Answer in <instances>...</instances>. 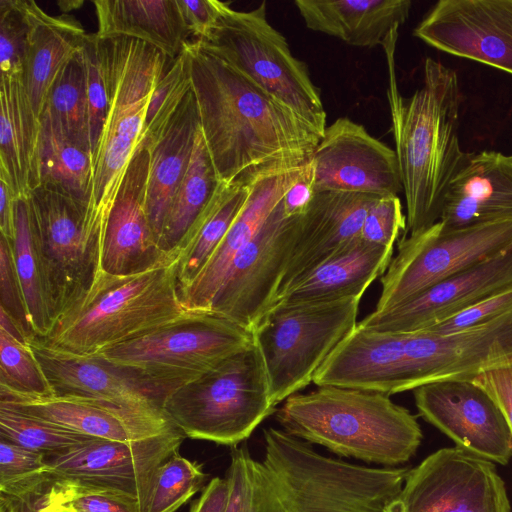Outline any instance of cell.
Returning <instances> with one entry per match:
<instances>
[{
	"label": "cell",
	"instance_id": "obj_1",
	"mask_svg": "<svg viewBox=\"0 0 512 512\" xmlns=\"http://www.w3.org/2000/svg\"><path fill=\"white\" fill-rule=\"evenodd\" d=\"M200 127L221 182L249 186L312 159L321 136L196 41L184 47Z\"/></svg>",
	"mask_w": 512,
	"mask_h": 512
},
{
	"label": "cell",
	"instance_id": "obj_2",
	"mask_svg": "<svg viewBox=\"0 0 512 512\" xmlns=\"http://www.w3.org/2000/svg\"><path fill=\"white\" fill-rule=\"evenodd\" d=\"M264 454L233 446L226 512H390L407 468H376L327 457L283 429L263 430Z\"/></svg>",
	"mask_w": 512,
	"mask_h": 512
},
{
	"label": "cell",
	"instance_id": "obj_3",
	"mask_svg": "<svg viewBox=\"0 0 512 512\" xmlns=\"http://www.w3.org/2000/svg\"><path fill=\"white\" fill-rule=\"evenodd\" d=\"M399 28L387 37V99L406 201V232L416 234L439 221L448 185L466 153L460 147L461 93L457 74L427 58L423 84L403 97L396 78L395 52Z\"/></svg>",
	"mask_w": 512,
	"mask_h": 512
},
{
	"label": "cell",
	"instance_id": "obj_4",
	"mask_svg": "<svg viewBox=\"0 0 512 512\" xmlns=\"http://www.w3.org/2000/svg\"><path fill=\"white\" fill-rule=\"evenodd\" d=\"M389 396L318 386L288 397L275 417L290 435L338 456L394 467L415 455L423 436L416 417Z\"/></svg>",
	"mask_w": 512,
	"mask_h": 512
},
{
	"label": "cell",
	"instance_id": "obj_5",
	"mask_svg": "<svg viewBox=\"0 0 512 512\" xmlns=\"http://www.w3.org/2000/svg\"><path fill=\"white\" fill-rule=\"evenodd\" d=\"M186 310L178 288L177 257H169L130 275L100 272L85 297L38 339L61 351L96 356Z\"/></svg>",
	"mask_w": 512,
	"mask_h": 512
},
{
	"label": "cell",
	"instance_id": "obj_6",
	"mask_svg": "<svg viewBox=\"0 0 512 512\" xmlns=\"http://www.w3.org/2000/svg\"><path fill=\"white\" fill-rule=\"evenodd\" d=\"M98 38V37H97ZM108 91V113L93 156V190L88 224L105 229L127 167L144 135L153 89L168 57L131 37L98 38Z\"/></svg>",
	"mask_w": 512,
	"mask_h": 512
},
{
	"label": "cell",
	"instance_id": "obj_7",
	"mask_svg": "<svg viewBox=\"0 0 512 512\" xmlns=\"http://www.w3.org/2000/svg\"><path fill=\"white\" fill-rule=\"evenodd\" d=\"M161 409L185 436L237 446L276 411L256 342L168 392Z\"/></svg>",
	"mask_w": 512,
	"mask_h": 512
},
{
	"label": "cell",
	"instance_id": "obj_8",
	"mask_svg": "<svg viewBox=\"0 0 512 512\" xmlns=\"http://www.w3.org/2000/svg\"><path fill=\"white\" fill-rule=\"evenodd\" d=\"M254 341L253 332L210 310L179 317L108 348L97 357L131 375L162 401Z\"/></svg>",
	"mask_w": 512,
	"mask_h": 512
},
{
	"label": "cell",
	"instance_id": "obj_9",
	"mask_svg": "<svg viewBox=\"0 0 512 512\" xmlns=\"http://www.w3.org/2000/svg\"><path fill=\"white\" fill-rule=\"evenodd\" d=\"M195 41L323 136L327 125L320 90L306 63L292 54L286 38L268 21L266 2L239 11L219 1L214 25Z\"/></svg>",
	"mask_w": 512,
	"mask_h": 512
},
{
	"label": "cell",
	"instance_id": "obj_10",
	"mask_svg": "<svg viewBox=\"0 0 512 512\" xmlns=\"http://www.w3.org/2000/svg\"><path fill=\"white\" fill-rule=\"evenodd\" d=\"M360 296L270 309L253 330L276 407L311 382L357 326Z\"/></svg>",
	"mask_w": 512,
	"mask_h": 512
},
{
	"label": "cell",
	"instance_id": "obj_11",
	"mask_svg": "<svg viewBox=\"0 0 512 512\" xmlns=\"http://www.w3.org/2000/svg\"><path fill=\"white\" fill-rule=\"evenodd\" d=\"M27 198L53 327L91 289L101 247L87 230V205L42 187Z\"/></svg>",
	"mask_w": 512,
	"mask_h": 512
},
{
	"label": "cell",
	"instance_id": "obj_12",
	"mask_svg": "<svg viewBox=\"0 0 512 512\" xmlns=\"http://www.w3.org/2000/svg\"><path fill=\"white\" fill-rule=\"evenodd\" d=\"M512 246V219L446 230L439 222L404 237L381 277L375 310L402 304Z\"/></svg>",
	"mask_w": 512,
	"mask_h": 512
},
{
	"label": "cell",
	"instance_id": "obj_13",
	"mask_svg": "<svg viewBox=\"0 0 512 512\" xmlns=\"http://www.w3.org/2000/svg\"><path fill=\"white\" fill-rule=\"evenodd\" d=\"M390 512H511L494 462L458 446L409 470Z\"/></svg>",
	"mask_w": 512,
	"mask_h": 512
},
{
	"label": "cell",
	"instance_id": "obj_14",
	"mask_svg": "<svg viewBox=\"0 0 512 512\" xmlns=\"http://www.w3.org/2000/svg\"><path fill=\"white\" fill-rule=\"evenodd\" d=\"M303 216H287L281 200L278 202L234 259L210 311L253 332L276 301L301 233Z\"/></svg>",
	"mask_w": 512,
	"mask_h": 512
},
{
	"label": "cell",
	"instance_id": "obj_15",
	"mask_svg": "<svg viewBox=\"0 0 512 512\" xmlns=\"http://www.w3.org/2000/svg\"><path fill=\"white\" fill-rule=\"evenodd\" d=\"M184 435L173 428L133 441L93 438L46 456L49 480H65L127 497L143 509L153 476L176 453Z\"/></svg>",
	"mask_w": 512,
	"mask_h": 512
},
{
	"label": "cell",
	"instance_id": "obj_16",
	"mask_svg": "<svg viewBox=\"0 0 512 512\" xmlns=\"http://www.w3.org/2000/svg\"><path fill=\"white\" fill-rule=\"evenodd\" d=\"M419 414L458 447L506 465L512 432L500 407L471 379L428 383L413 390Z\"/></svg>",
	"mask_w": 512,
	"mask_h": 512
},
{
	"label": "cell",
	"instance_id": "obj_17",
	"mask_svg": "<svg viewBox=\"0 0 512 512\" xmlns=\"http://www.w3.org/2000/svg\"><path fill=\"white\" fill-rule=\"evenodd\" d=\"M413 35L440 51L512 75V0H440Z\"/></svg>",
	"mask_w": 512,
	"mask_h": 512
},
{
	"label": "cell",
	"instance_id": "obj_18",
	"mask_svg": "<svg viewBox=\"0 0 512 512\" xmlns=\"http://www.w3.org/2000/svg\"><path fill=\"white\" fill-rule=\"evenodd\" d=\"M316 191L398 196L403 191L395 150L346 117L327 126L312 157Z\"/></svg>",
	"mask_w": 512,
	"mask_h": 512
},
{
	"label": "cell",
	"instance_id": "obj_19",
	"mask_svg": "<svg viewBox=\"0 0 512 512\" xmlns=\"http://www.w3.org/2000/svg\"><path fill=\"white\" fill-rule=\"evenodd\" d=\"M512 287V246L381 312L373 311L359 327L386 333L423 330L473 304Z\"/></svg>",
	"mask_w": 512,
	"mask_h": 512
},
{
	"label": "cell",
	"instance_id": "obj_20",
	"mask_svg": "<svg viewBox=\"0 0 512 512\" xmlns=\"http://www.w3.org/2000/svg\"><path fill=\"white\" fill-rule=\"evenodd\" d=\"M150 151L142 140L124 174L108 214L101 247L100 272L130 275L162 262L146 210Z\"/></svg>",
	"mask_w": 512,
	"mask_h": 512
},
{
	"label": "cell",
	"instance_id": "obj_21",
	"mask_svg": "<svg viewBox=\"0 0 512 512\" xmlns=\"http://www.w3.org/2000/svg\"><path fill=\"white\" fill-rule=\"evenodd\" d=\"M0 403L92 438L133 441L176 428L162 410L138 411L76 396L22 397L0 392Z\"/></svg>",
	"mask_w": 512,
	"mask_h": 512
},
{
	"label": "cell",
	"instance_id": "obj_22",
	"mask_svg": "<svg viewBox=\"0 0 512 512\" xmlns=\"http://www.w3.org/2000/svg\"><path fill=\"white\" fill-rule=\"evenodd\" d=\"M30 346L56 396L90 398L138 411L162 410L150 388L100 357L61 351L37 337Z\"/></svg>",
	"mask_w": 512,
	"mask_h": 512
},
{
	"label": "cell",
	"instance_id": "obj_23",
	"mask_svg": "<svg viewBox=\"0 0 512 512\" xmlns=\"http://www.w3.org/2000/svg\"><path fill=\"white\" fill-rule=\"evenodd\" d=\"M378 198L362 193L317 192L303 216L276 300L299 278L359 239L364 218Z\"/></svg>",
	"mask_w": 512,
	"mask_h": 512
},
{
	"label": "cell",
	"instance_id": "obj_24",
	"mask_svg": "<svg viewBox=\"0 0 512 512\" xmlns=\"http://www.w3.org/2000/svg\"><path fill=\"white\" fill-rule=\"evenodd\" d=\"M512 219V155L466 153L452 177L439 223L446 230Z\"/></svg>",
	"mask_w": 512,
	"mask_h": 512
},
{
	"label": "cell",
	"instance_id": "obj_25",
	"mask_svg": "<svg viewBox=\"0 0 512 512\" xmlns=\"http://www.w3.org/2000/svg\"><path fill=\"white\" fill-rule=\"evenodd\" d=\"M303 166L259 178L249 185L248 199L223 241L197 278L180 294L185 309H210L234 259L255 236Z\"/></svg>",
	"mask_w": 512,
	"mask_h": 512
},
{
	"label": "cell",
	"instance_id": "obj_26",
	"mask_svg": "<svg viewBox=\"0 0 512 512\" xmlns=\"http://www.w3.org/2000/svg\"><path fill=\"white\" fill-rule=\"evenodd\" d=\"M392 254L391 247L359 238L294 282L272 308L362 297L370 284L385 273Z\"/></svg>",
	"mask_w": 512,
	"mask_h": 512
},
{
	"label": "cell",
	"instance_id": "obj_27",
	"mask_svg": "<svg viewBox=\"0 0 512 512\" xmlns=\"http://www.w3.org/2000/svg\"><path fill=\"white\" fill-rule=\"evenodd\" d=\"M307 28L351 46H383L409 17L410 0H296Z\"/></svg>",
	"mask_w": 512,
	"mask_h": 512
},
{
	"label": "cell",
	"instance_id": "obj_28",
	"mask_svg": "<svg viewBox=\"0 0 512 512\" xmlns=\"http://www.w3.org/2000/svg\"><path fill=\"white\" fill-rule=\"evenodd\" d=\"M199 125L191 88L163 130L152 141L143 140L150 151L146 210L157 244L171 200L188 168Z\"/></svg>",
	"mask_w": 512,
	"mask_h": 512
},
{
	"label": "cell",
	"instance_id": "obj_29",
	"mask_svg": "<svg viewBox=\"0 0 512 512\" xmlns=\"http://www.w3.org/2000/svg\"><path fill=\"white\" fill-rule=\"evenodd\" d=\"M98 38L131 37L174 61L190 36L177 0H95Z\"/></svg>",
	"mask_w": 512,
	"mask_h": 512
},
{
	"label": "cell",
	"instance_id": "obj_30",
	"mask_svg": "<svg viewBox=\"0 0 512 512\" xmlns=\"http://www.w3.org/2000/svg\"><path fill=\"white\" fill-rule=\"evenodd\" d=\"M0 107V176L26 197L35 186L40 120L22 78H0Z\"/></svg>",
	"mask_w": 512,
	"mask_h": 512
},
{
	"label": "cell",
	"instance_id": "obj_31",
	"mask_svg": "<svg viewBox=\"0 0 512 512\" xmlns=\"http://www.w3.org/2000/svg\"><path fill=\"white\" fill-rule=\"evenodd\" d=\"M88 35L74 17L51 16L36 6L22 81L38 117L58 73L82 50Z\"/></svg>",
	"mask_w": 512,
	"mask_h": 512
},
{
	"label": "cell",
	"instance_id": "obj_32",
	"mask_svg": "<svg viewBox=\"0 0 512 512\" xmlns=\"http://www.w3.org/2000/svg\"><path fill=\"white\" fill-rule=\"evenodd\" d=\"M35 186L89 207L93 190L92 153L74 143L48 115L39 117Z\"/></svg>",
	"mask_w": 512,
	"mask_h": 512
},
{
	"label": "cell",
	"instance_id": "obj_33",
	"mask_svg": "<svg viewBox=\"0 0 512 512\" xmlns=\"http://www.w3.org/2000/svg\"><path fill=\"white\" fill-rule=\"evenodd\" d=\"M221 181L199 125L186 173L168 208L158 246L168 257H178L190 229L207 208Z\"/></svg>",
	"mask_w": 512,
	"mask_h": 512
},
{
	"label": "cell",
	"instance_id": "obj_34",
	"mask_svg": "<svg viewBox=\"0 0 512 512\" xmlns=\"http://www.w3.org/2000/svg\"><path fill=\"white\" fill-rule=\"evenodd\" d=\"M249 192V186L221 183L179 251L177 282L180 294L207 265L244 207Z\"/></svg>",
	"mask_w": 512,
	"mask_h": 512
},
{
	"label": "cell",
	"instance_id": "obj_35",
	"mask_svg": "<svg viewBox=\"0 0 512 512\" xmlns=\"http://www.w3.org/2000/svg\"><path fill=\"white\" fill-rule=\"evenodd\" d=\"M9 243L35 337L44 338L52 329V320L27 196L16 200L14 238Z\"/></svg>",
	"mask_w": 512,
	"mask_h": 512
},
{
	"label": "cell",
	"instance_id": "obj_36",
	"mask_svg": "<svg viewBox=\"0 0 512 512\" xmlns=\"http://www.w3.org/2000/svg\"><path fill=\"white\" fill-rule=\"evenodd\" d=\"M42 113L53 119L74 143L92 153L81 51L58 73L49 89Z\"/></svg>",
	"mask_w": 512,
	"mask_h": 512
},
{
	"label": "cell",
	"instance_id": "obj_37",
	"mask_svg": "<svg viewBox=\"0 0 512 512\" xmlns=\"http://www.w3.org/2000/svg\"><path fill=\"white\" fill-rule=\"evenodd\" d=\"M25 512H142L133 500L65 480H49Z\"/></svg>",
	"mask_w": 512,
	"mask_h": 512
},
{
	"label": "cell",
	"instance_id": "obj_38",
	"mask_svg": "<svg viewBox=\"0 0 512 512\" xmlns=\"http://www.w3.org/2000/svg\"><path fill=\"white\" fill-rule=\"evenodd\" d=\"M207 478L201 464L174 454L156 470L142 512H176Z\"/></svg>",
	"mask_w": 512,
	"mask_h": 512
},
{
	"label": "cell",
	"instance_id": "obj_39",
	"mask_svg": "<svg viewBox=\"0 0 512 512\" xmlns=\"http://www.w3.org/2000/svg\"><path fill=\"white\" fill-rule=\"evenodd\" d=\"M0 438L46 456L65 452L93 439L34 418L2 403Z\"/></svg>",
	"mask_w": 512,
	"mask_h": 512
},
{
	"label": "cell",
	"instance_id": "obj_40",
	"mask_svg": "<svg viewBox=\"0 0 512 512\" xmlns=\"http://www.w3.org/2000/svg\"><path fill=\"white\" fill-rule=\"evenodd\" d=\"M0 392L22 397H49L53 390L30 344L0 330Z\"/></svg>",
	"mask_w": 512,
	"mask_h": 512
},
{
	"label": "cell",
	"instance_id": "obj_41",
	"mask_svg": "<svg viewBox=\"0 0 512 512\" xmlns=\"http://www.w3.org/2000/svg\"><path fill=\"white\" fill-rule=\"evenodd\" d=\"M48 481L45 454L0 438V493L26 507Z\"/></svg>",
	"mask_w": 512,
	"mask_h": 512
},
{
	"label": "cell",
	"instance_id": "obj_42",
	"mask_svg": "<svg viewBox=\"0 0 512 512\" xmlns=\"http://www.w3.org/2000/svg\"><path fill=\"white\" fill-rule=\"evenodd\" d=\"M37 4L0 0V78L23 77Z\"/></svg>",
	"mask_w": 512,
	"mask_h": 512
},
{
	"label": "cell",
	"instance_id": "obj_43",
	"mask_svg": "<svg viewBox=\"0 0 512 512\" xmlns=\"http://www.w3.org/2000/svg\"><path fill=\"white\" fill-rule=\"evenodd\" d=\"M191 88L188 57L183 49L152 91L142 140L150 142L163 130Z\"/></svg>",
	"mask_w": 512,
	"mask_h": 512
},
{
	"label": "cell",
	"instance_id": "obj_44",
	"mask_svg": "<svg viewBox=\"0 0 512 512\" xmlns=\"http://www.w3.org/2000/svg\"><path fill=\"white\" fill-rule=\"evenodd\" d=\"M86 78L88 121L92 156L108 113V91L96 34H89L81 50Z\"/></svg>",
	"mask_w": 512,
	"mask_h": 512
},
{
	"label": "cell",
	"instance_id": "obj_45",
	"mask_svg": "<svg viewBox=\"0 0 512 512\" xmlns=\"http://www.w3.org/2000/svg\"><path fill=\"white\" fill-rule=\"evenodd\" d=\"M407 226L398 196L379 197L369 208L360 238L370 244L393 248L400 232Z\"/></svg>",
	"mask_w": 512,
	"mask_h": 512
},
{
	"label": "cell",
	"instance_id": "obj_46",
	"mask_svg": "<svg viewBox=\"0 0 512 512\" xmlns=\"http://www.w3.org/2000/svg\"><path fill=\"white\" fill-rule=\"evenodd\" d=\"M0 309L4 310L31 341L35 334L16 273L9 241L0 238Z\"/></svg>",
	"mask_w": 512,
	"mask_h": 512
},
{
	"label": "cell",
	"instance_id": "obj_47",
	"mask_svg": "<svg viewBox=\"0 0 512 512\" xmlns=\"http://www.w3.org/2000/svg\"><path fill=\"white\" fill-rule=\"evenodd\" d=\"M512 310V287L496 293L423 330L448 334L490 322Z\"/></svg>",
	"mask_w": 512,
	"mask_h": 512
},
{
	"label": "cell",
	"instance_id": "obj_48",
	"mask_svg": "<svg viewBox=\"0 0 512 512\" xmlns=\"http://www.w3.org/2000/svg\"><path fill=\"white\" fill-rule=\"evenodd\" d=\"M471 380L495 400L512 432V363L485 369Z\"/></svg>",
	"mask_w": 512,
	"mask_h": 512
},
{
	"label": "cell",
	"instance_id": "obj_49",
	"mask_svg": "<svg viewBox=\"0 0 512 512\" xmlns=\"http://www.w3.org/2000/svg\"><path fill=\"white\" fill-rule=\"evenodd\" d=\"M316 191L313 160L304 164L299 176L281 199L287 216L303 215L311 204Z\"/></svg>",
	"mask_w": 512,
	"mask_h": 512
},
{
	"label": "cell",
	"instance_id": "obj_50",
	"mask_svg": "<svg viewBox=\"0 0 512 512\" xmlns=\"http://www.w3.org/2000/svg\"><path fill=\"white\" fill-rule=\"evenodd\" d=\"M184 24L190 35L200 40L214 25L219 11V0H177Z\"/></svg>",
	"mask_w": 512,
	"mask_h": 512
},
{
	"label": "cell",
	"instance_id": "obj_51",
	"mask_svg": "<svg viewBox=\"0 0 512 512\" xmlns=\"http://www.w3.org/2000/svg\"><path fill=\"white\" fill-rule=\"evenodd\" d=\"M229 493L226 477H215L203 488L200 497L191 504L189 512H226Z\"/></svg>",
	"mask_w": 512,
	"mask_h": 512
},
{
	"label": "cell",
	"instance_id": "obj_52",
	"mask_svg": "<svg viewBox=\"0 0 512 512\" xmlns=\"http://www.w3.org/2000/svg\"><path fill=\"white\" fill-rule=\"evenodd\" d=\"M18 197L9 182L0 176V230L9 242L14 238L15 203Z\"/></svg>",
	"mask_w": 512,
	"mask_h": 512
},
{
	"label": "cell",
	"instance_id": "obj_53",
	"mask_svg": "<svg viewBox=\"0 0 512 512\" xmlns=\"http://www.w3.org/2000/svg\"><path fill=\"white\" fill-rule=\"evenodd\" d=\"M0 330L23 344H30L31 342L14 320L2 309H0Z\"/></svg>",
	"mask_w": 512,
	"mask_h": 512
},
{
	"label": "cell",
	"instance_id": "obj_54",
	"mask_svg": "<svg viewBox=\"0 0 512 512\" xmlns=\"http://www.w3.org/2000/svg\"><path fill=\"white\" fill-rule=\"evenodd\" d=\"M0 512H25V506L21 501L0 493Z\"/></svg>",
	"mask_w": 512,
	"mask_h": 512
}]
</instances>
